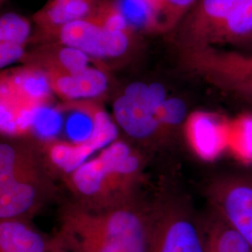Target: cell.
<instances>
[{"label": "cell", "mask_w": 252, "mask_h": 252, "mask_svg": "<svg viewBox=\"0 0 252 252\" xmlns=\"http://www.w3.org/2000/svg\"><path fill=\"white\" fill-rule=\"evenodd\" d=\"M153 217L126 202L101 210L70 206L56 239L71 252H149Z\"/></svg>", "instance_id": "1"}, {"label": "cell", "mask_w": 252, "mask_h": 252, "mask_svg": "<svg viewBox=\"0 0 252 252\" xmlns=\"http://www.w3.org/2000/svg\"><path fill=\"white\" fill-rule=\"evenodd\" d=\"M175 33L180 52L238 47L252 35V0H199Z\"/></svg>", "instance_id": "2"}, {"label": "cell", "mask_w": 252, "mask_h": 252, "mask_svg": "<svg viewBox=\"0 0 252 252\" xmlns=\"http://www.w3.org/2000/svg\"><path fill=\"white\" fill-rule=\"evenodd\" d=\"M140 167L137 153L125 142H113L71 173V187L91 203V208L114 207L126 203V195L138 180Z\"/></svg>", "instance_id": "3"}, {"label": "cell", "mask_w": 252, "mask_h": 252, "mask_svg": "<svg viewBox=\"0 0 252 252\" xmlns=\"http://www.w3.org/2000/svg\"><path fill=\"white\" fill-rule=\"evenodd\" d=\"M43 188L41 167L24 146L0 145V218L19 220L39 202Z\"/></svg>", "instance_id": "4"}, {"label": "cell", "mask_w": 252, "mask_h": 252, "mask_svg": "<svg viewBox=\"0 0 252 252\" xmlns=\"http://www.w3.org/2000/svg\"><path fill=\"white\" fill-rule=\"evenodd\" d=\"M149 252H207L204 220L182 200H168L153 211Z\"/></svg>", "instance_id": "5"}, {"label": "cell", "mask_w": 252, "mask_h": 252, "mask_svg": "<svg viewBox=\"0 0 252 252\" xmlns=\"http://www.w3.org/2000/svg\"><path fill=\"white\" fill-rule=\"evenodd\" d=\"M167 97L166 89L159 82L146 84L138 81L129 84L113 104L118 126L136 139L162 135L157 114Z\"/></svg>", "instance_id": "6"}, {"label": "cell", "mask_w": 252, "mask_h": 252, "mask_svg": "<svg viewBox=\"0 0 252 252\" xmlns=\"http://www.w3.org/2000/svg\"><path fill=\"white\" fill-rule=\"evenodd\" d=\"M207 196L212 210L252 247V175L218 177L209 184Z\"/></svg>", "instance_id": "7"}, {"label": "cell", "mask_w": 252, "mask_h": 252, "mask_svg": "<svg viewBox=\"0 0 252 252\" xmlns=\"http://www.w3.org/2000/svg\"><path fill=\"white\" fill-rule=\"evenodd\" d=\"M51 35L57 36L61 45L75 48L99 59L120 57L126 54L130 44V35L103 27L93 13L64 25Z\"/></svg>", "instance_id": "8"}, {"label": "cell", "mask_w": 252, "mask_h": 252, "mask_svg": "<svg viewBox=\"0 0 252 252\" xmlns=\"http://www.w3.org/2000/svg\"><path fill=\"white\" fill-rule=\"evenodd\" d=\"M183 66L208 82L252 81V54L206 48L180 52Z\"/></svg>", "instance_id": "9"}, {"label": "cell", "mask_w": 252, "mask_h": 252, "mask_svg": "<svg viewBox=\"0 0 252 252\" xmlns=\"http://www.w3.org/2000/svg\"><path fill=\"white\" fill-rule=\"evenodd\" d=\"M117 135V128L108 114L101 108L95 111V126L93 136L81 144L53 142L48 147V156L56 167L65 173H72L92 153L112 142Z\"/></svg>", "instance_id": "10"}, {"label": "cell", "mask_w": 252, "mask_h": 252, "mask_svg": "<svg viewBox=\"0 0 252 252\" xmlns=\"http://www.w3.org/2000/svg\"><path fill=\"white\" fill-rule=\"evenodd\" d=\"M40 68L48 76L53 91L64 99L94 98L108 88V78L98 68L90 66L81 72L73 74L50 67Z\"/></svg>", "instance_id": "11"}, {"label": "cell", "mask_w": 252, "mask_h": 252, "mask_svg": "<svg viewBox=\"0 0 252 252\" xmlns=\"http://www.w3.org/2000/svg\"><path fill=\"white\" fill-rule=\"evenodd\" d=\"M54 245L21 220H1L0 252H50Z\"/></svg>", "instance_id": "12"}, {"label": "cell", "mask_w": 252, "mask_h": 252, "mask_svg": "<svg viewBox=\"0 0 252 252\" xmlns=\"http://www.w3.org/2000/svg\"><path fill=\"white\" fill-rule=\"evenodd\" d=\"M94 0H50L36 16V23L52 34L64 25L90 16Z\"/></svg>", "instance_id": "13"}, {"label": "cell", "mask_w": 252, "mask_h": 252, "mask_svg": "<svg viewBox=\"0 0 252 252\" xmlns=\"http://www.w3.org/2000/svg\"><path fill=\"white\" fill-rule=\"evenodd\" d=\"M189 142L202 158L211 159L220 153L222 137L215 120L206 113H195L187 119Z\"/></svg>", "instance_id": "14"}, {"label": "cell", "mask_w": 252, "mask_h": 252, "mask_svg": "<svg viewBox=\"0 0 252 252\" xmlns=\"http://www.w3.org/2000/svg\"><path fill=\"white\" fill-rule=\"evenodd\" d=\"M204 226L207 252H252V247L241 234L213 210Z\"/></svg>", "instance_id": "15"}, {"label": "cell", "mask_w": 252, "mask_h": 252, "mask_svg": "<svg viewBox=\"0 0 252 252\" xmlns=\"http://www.w3.org/2000/svg\"><path fill=\"white\" fill-rule=\"evenodd\" d=\"M155 11L159 33L175 31L199 0H148Z\"/></svg>", "instance_id": "16"}, {"label": "cell", "mask_w": 252, "mask_h": 252, "mask_svg": "<svg viewBox=\"0 0 252 252\" xmlns=\"http://www.w3.org/2000/svg\"><path fill=\"white\" fill-rule=\"evenodd\" d=\"M131 30L159 32L155 11L148 0H116Z\"/></svg>", "instance_id": "17"}, {"label": "cell", "mask_w": 252, "mask_h": 252, "mask_svg": "<svg viewBox=\"0 0 252 252\" xmlns=\"http://www.w3.org/2000/svg\"><path fill=\"white\" fill-rule=\"evenodd\" d=\"M90 56L75 48L62 45L46 55L39 67L66 73H79L90 67Z\"/></svg>", "instance_id": "18"}, {"label": "cell", "mask_w": 252, "mask_h": 252, "mask_svg": "<svg viewBox=\"0 0 252 252\" xmlns=\"http://www.w3.org/2000/svg\"><path fill=\"white\" fill-rule=\"evenodd\" d=\"M97 107L88 104L77 106L67 120L66 131L72 144L88 141L94 132L95 111Z\"/></svg>", "instance_id": "19"}, {"label": "cell", "mask_w": 252, "mask_h": 252, "mask_svg": "<svg viewBox=\"0 0 252 252\" xmlns=\"http://www.w3.org/2000/svg\"><path fill=\"white\" fill-rule=\"evenodd\" d=\"M188 107L184 100L177 96L167 97L158 110L162 135H168L182 126L187 119Z\"/></svg>", "instance_id": "20"}, {"label": "cell", "mask_w": 252, "mask_h": 252, "mask_svg": "<svg viewBox=\"0 0 252 252\" xmlns=\"http://www.w3.org/2000/svg\"><path fill=\"white\" fill-rule=\"evenodd\" d=\"M30 29L27 19L15 13H6L0 20V43L25 46Z\"/></svg>", "instance_id": "21"}, {"label": "cell", "mask_w": 252, "mask_h": 252, "mask_svg": "<svg viewBox=\"0 0 252 252\" xmlns=\"http://www.w3.org/2000/svg\"><path fill=\"white\" fill-rule=\"evenodd\" d=\"M63 126L61 110L45 105L36 110L31 129L40 137L49 139L57 135Z\"/></svg>", "instance_id": "22"}, {"label": "cell", "mask_w": 252, "mask_h": 252, "mask_svg": "<svg viewBox=\"0 0 252 252\" xmlns=\"http://www.w3.org/2000/svg\"><path fill=\"white\" fill-rule=\"evenodd\" d=\"M93 16L103 27L114 32H122L131 36L132 30L128 26L125 16L119 9L115 2L105 3L98 9H94Z\"/></svg>", "instance_id": "23"}, {"label": "cell", "mask_w": 252, "mask_h": 252, "mask_svg": "<svg viewBox=\"0 0 252 252\" xmlns=\"http://www.w3.org/2000/svg\"><path fill=\"white\" fill-rule=\"evenodd\" d=\"M211 84L228 94V96L252 107V81H218Z\"/></svg>", "instance_id": "24"}, {"label": "cell", "mask_w": 252, "mask_h": 252, "mask_svg": "<svg viewBox=\"0 0 252 252\" xmlns=\"http://www.w3.org/2000/svg\"><path fill=\"white\" fill-rule=\"evenodd\" d=\"M25 54V46L0 43V65L1 67L8 66L17 62Z\"/></svg>", "instance_id": "25"}, {"label": "cell", "mask_w": 252, "mask_h": 252, "mask_svg": "<svg viewBox=\"0 0 252 252\" xmlns=\"http://www.w3.org/2000/svg\"><path fill=\"white\" fill-rule=\"evenodd\" d=\"M237 48L240 49L238 52L247 53V54H252V35L250 36L247 40H245L243 43H241Z\"/></svg>", "instance_id": "26"}, {"label": "cell", "mask_w": 252, "mask_h": 252, "mask_svg": "<svg viewBox=\"0 0 252 252\" xmlns=\"http://www.w3.org/2000/svg\"><path fill=\"white\" fill-rule=\"evenodd\" d=\"M50 252H71L69 250H67L65 247H63L62 244L59 243V241L55 238L54 239V248Z\"/></svg>", "instance_id": "27"}]
</instances>
